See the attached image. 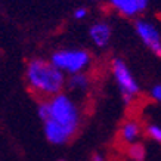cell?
<instances>
[{"label": "cell", "instance_id": "obj_1", "mask_svg": "<svg viewBox=\"0 0 161 161\" xmlns=\"http://www.w3.org/2000/svg\"><path fill=\"white\" fill-rule=\"evenodd\" d=\"M37 114L43 121L46 141L56 147L69 143L84 121L81 103L65 90L49 99L37 101Z\"/></svg>", "mask_w": 161, "mask_h": 161}, {"label": "cell", "instance_id": "obj_2", "mask_svg": "<svg viewBox=\"0 0 161 161\" xmlns=\"http://www.w3.org/2000/svg\"><path fill=\"white\" fill-rule=\"evenodd\" d=\"M25 86L37 101L49 99L65 90L67 75L53 67L46 58H31L25 64Z\"/></svg>", "mask_w": 161, "mask_h": 161}, {"label": "cell", "instance_id": "obj_3", "mask_svg": "<svg viewBox=\"0 0 161 161\" xmlns=\"http://www.w3.org/2000/svg\"><path fill=\"white\" fill-rule=\"evenodd\" d=\"M93 61L92 52L83 47H61L49 56V62L65 75L92 71Z\"/></svg>", "mask_w": 161, "mask_h": 161}, {"label": "cell", "instance_id": "obj_4", "mask_svg": "<svg viewBox=\"0 0 161 161\" xmlns=\"http://www.w3.org/2000/svg\"><path fill=\"white\" fill-rule=\"evenodd\" d=\"M109 69H111L112 78L120 90L123 102L129 107L136 103L137 99L142 96V89L135 75L132 74L129 65L121 58H112L109 62Z\"/></svg>", "mask_w": 161, "mask_h": 161}, {"label": "cell", "instance_id": "obj_5", "mask_svg": "<svg viewBox=\"0 0 161 161\" xmlns=\"http://www.w3.org/2000/svg\"><path fill=\"white\" fill-rule=\"evenodd\" d=\"M133 21H135L133 27H135V31H136L139 40L155 56L160 58L161 56V34H160V30L157 28V25L152 21L147 19V18H142V16Z\"/></svg>", "mask_w": 161, "mask_h": 161}, {"label": "cell", "instance_id": "obj_6", "mask_svg": "<svg viewBox=\"0 0 161 161\" xmlns=\"http://www.w3.org/2000/svg\"><path fill=\"white\" fill-rule=\"evenodd\" d=\"M105 3L112 12L127 19L141 18L149 8V0H107Z\"/></svg>", "mask_w": 161, "mask_h": 161}, {"label": "cell", "instance_id": "obj_7", "mask_svg": "<svg viewBox=\"0 0 161 161\" xmlns=\"http://www.w3.org/2000/svg\"><path fill=\"white\" fill-rule=\"evenodd\" d=\"M93 84H95V78H93L90 71L77 73V74H73V75H67L65 92H68L74 98L86 96L92 90Z\"/></svg>", "mask_w": 161, "mask_h": 161}, {"label": "cell", "instance_id": "obj_8", "mask_svg": "<svg viewBox=\"0 0 161 161\" xmlns=\"http://www.w3.org/2000/svg\"><path fill=\"white\" fill-rule=\"evenodd\" d=\"M142 130H143V123H141L135 117H129L118 127L117 141L123 147H130L136 142H141Z\"/></svg>", "mask_w": 161, "mask_h": 161}, {"label": "cell", "instance_id": "obj_9", "mask_svg": "<svg viewBox=\"0 0 161 161\" xmlns=\"http://www.w3.org/2000/svg\"><path fill=\"white\" fill-rule=\"evenodd\" d=\"M89 37L98 49H107L112 40V27L107 21L99 19L89 27Z\"/></svg>", "mask_w": 161, "mask_h": 161}, {"label": "cell", "instance_id": "obj_10", "mask_svg": "<svg viewBox=\"0 0 161 161\" xmlns=\"http://www.w3.org/2000/svg\"><path fill=\"white\" fill-rule=\"evenodd\" d=\"M142 136L148 137L149 141L160 143L161 142V127L157 123H145L143 124V130H142Z\"/></svg>", "mask_w": 161, "mask_h": 161}, {"label": "cell", "instance_id": "obj_11", "mask_svg": "<svg viewBox=\"0 0 161 161\" xmlns=\"http://www.w3.org/2000/svg\"><path fill=\"white\" fill-rule=\"evenodd\" d=\"M127 155L132 161H145V157H147V151H145V147L142 142H136L130 147L126 148Z\"/></svg>", "mask_w": 161, "mask_h": 161}, {"label": "cell", "instance_id": "obj_12", "mask_svg": "<svg viewBox=\"0 0 161 161\" xmlns=\"http://www.w3.org/2000/svg\"><path fill=\"white\" fill-rule=\"evenodd\" d=\"M148 96H149V99H151L152 102L160 103V101H161V84L160 83H155V84H154V86L149 89Z\"/></svg>", "mask_w": 161, "mask_h": 161}, {"label": "cell", "instance_id": "obj_13", "mask_svg": "<svg viewBox=\"0 0 161 161\" xmlns=\"http://www.w3.org/2000/svg\"><path fill=\"white\" fill-rule=\"evenodd\" d=\"M73 16L75 21H83L86 19L89 16V9L86 8V6H80V8H77V9L73 12Z\"/></svg>", "mask_w": 161, "mask_h": 161}, {"label": "cell", "instance_id": "obj_14", "mask_svg": "<svg viewBox=\"0 0 161 161\" xmlns=\"http://www.w3.org/2000/svg\"><path fill=\"white\" fill-rule=\"evenodd\" d=\"M90 161H105V157L101 154V152H95L90 157Z\"/></svg>", "mask_w": 161, "mask_h": 161}, {"label": "cell", "instance_id": "obj_15", "mask_svg": "<svg viewBox=\"0 0 161 161\" xmlns=\"http://www.w3.org/2000/svg\"><path fill=\"white\" fill-rule=\"evenodd\" d=\"M90 2H95V3H105L107 0H90Z\"/></svg>", "mask_w": 161, "mask_h": 161}, {"label": "cell", "instance_id": "obj_16", "mask_svg": "<svg viewBox=\"0 0 161 161\" xmlns=\"http://www.w3.org/2000/svg\"><path fill=\"white\" fill-rule=\"evenodd\" d=\"M58 161H67V160H58Z\"/></svg>", "mask_w": 161, "mask_h": 161}]
</instances>
